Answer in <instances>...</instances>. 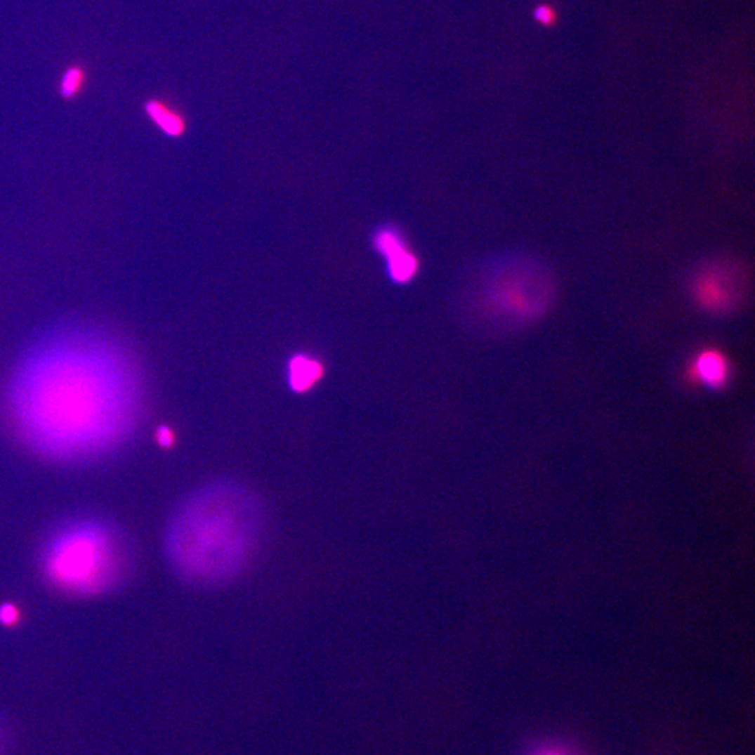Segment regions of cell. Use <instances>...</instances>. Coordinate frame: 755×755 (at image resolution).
<instances>
[{
    "instance_id": "1",
    "label": "cell",
    "mask_w": 755,
    "mask_h": 755,
    "mask_svg": "<svg viewBox=\"0 0 755 755\" xmlns=\"http://www.w3.org/2000/svg\"><path fill=\"white\" fill-rule=\"evenodd\" d=\"M265 529L258 495L234 480L209 482L173 509L164 554L185 584L217 588L237 578L255 557Z\"/></svg>"
},
{
    "instance_id": "2",
    "label": "cell",
    "mask_w": 755,
    "mask_h": 755,
    "mask_svg": "<svg viewBox=\"0 0 755 755\" xmlns=\"http://www.w3.org/2000/svg\"><path fill=\"white\" fill-rule=\"evenodd\" d=\"M133 549L115 525L80 518L55 529L44 544L41 565L46 579L74 596H98L129 577Z\"/></svg>"
},
{
    "instance_id": "3",
    "label": "cell",
    "mask_w": 755,
    "mask_h": 755,
    "mask_svg": "<svg viewBox=\"0 0 755 755\" xmlns=\"http://www.w3.org/2000/svg\"><path fill=\"white\" fill-rule=\"evenodd\" d=\"M372 245L382 256L389 280L398 286L412 283L420 272L419 256L413 252L399 227L386 224L376 228Z\"/></svg>"
},
{
    "instance_id": "4",
    "label": "cell",
    "mask_w": 755,
    "mask_h": 755,
    "mask_svg": "<svg viewBox=\"0 0 755 755\" xmlns=\"http://www.w3.org/2000/svg\"><path fill=\"white\" fill-rule=\"evenodd\" d=\"M287 383L294 393H306L324 376V365L316 357L297 353L287 362Z\"/></svg>"
},
{
    "instance_id": "5",
    "label": "cell",
    "mask_w": 755,
    "mask_h": 755,
    "mask_svg": "<svg viewBox=\"0 0 755 755\" xmlns=\"http://www.w3.org/2000/svg\"><path fill=\"white\" fill-rule=\"evenodd\" d=\"M729 365L723 355L716 351H705L695 360L691 368V379L712 389H719L728 382Z\"/></svg>"
},
{
    "instance_id": "6",
    "label": "cell",
    "mask_w": 755,
    "mask_h": 755,
    "mask_svg": "<svg viewBox=\"0 0 755 755\" xmlns=\"http://www.w3.org/2000/svg\"><path fill=\"white\" fill-rule=\"evenodd\" d=\"M145 110L150 121H152L154 125L166 136L179 138L185 133L186 124H185L183 117L178 111L168 107L165 103H161L158 100H150L145 105Z\"/></svg>"
},
{
    "instance_id": "7",
    "label": "cell",
    "mask_w": 755,
    "mask_h": 755,
    "mask_svg": "<svg viewBox=\"0 0 755 755\" xmlns=\"http://www.w3.org/2000/svg\"><path fill=\"white\" fill-rule=\"evenodd\" d=\"M87 74L81 66H70L60 79V94L65 98H74L86 86Z\"/></svg>"
},
{
    "instance_id": "8",
    "label": "cell",
    "mask_w": 755,
    "mask_h": 755,
    "mask_svg": "<svg viewBox=\"0 0 755 755\" xmlns=\"http://www.w3.org/2000/svg\"><path fill=\"white\" fill-rule=\"evenodd\" d=\"M20 618L18 608L11 603H3L0 605V624L6 626L14 625Z\"/></svg>"
},
{
    "instance_id": "9",
    "label": "cell",
    "mask_w": 755,
    "mask_h": 755,
    "mask_svg": "<svg viewBox=\"0 0 755 755\" xmlns=\"http://www.w3.org/2000/svg\"><path fill=\"white\" fill-rule=\"evenodd\" d=\"M155 440L158 442V445L161 448H169L172 447L173 441H175V437H173V433L169 427L166 426H159L155 431Z\"/></svg>"
},
{
    "instance_id": "10",
    "label": "cell",
    "mask_w": 755,
    "mask_h": 755,
    "mask_svg": "<svg viewBox=\"0 0 755 755\" xmlns=\"http://www.w3.org/2000/svg\"><path fill=\"white\" fill-rule=\"evenodd\" d=\"M534 17L543 24H550L553 21V18H554V13H553V10L550 7L540 6L534 11Z\"/></svg>"
},
{
    "instance_id": "11",
    "label": "cell",
    "mask_w": 755,
    "mask_h": 755,
    "mask_svg": "<svg viewBox=\"0 0 755 755\" xmlns=\"http://www.w3.org/2000/svg\"><path fill=\"white\" fill-rule=\"evenodd\" d=\"M1 749H3V736H1V728H0V753H1Z\"/></svg>"
},
{
    "instance_id": "12",
    "label": "cell",
    "mask_w": 755,
    "mask_h": 755,
    "mask_svg": "<svg viewBox=\"0 0 755 755\" xmlns=\"http://www.w3.org/2000/svg\"><path fill=\"white\" fill-rule=\"evenodd\" d=\"M540 755H561V754H558V753H544V754H540Z\"/></svg>"
}]
</instances>
